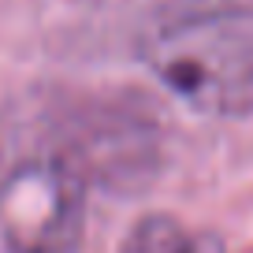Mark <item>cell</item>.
Returning <instances> with one entry per match:
<instances>
[{
  "label": "cell",
  "mask_w": 253,
  "mask_h": 253,
  "mask_svg": "<svg viewBox=\"0 0 253 253\" xmlns=\"http://www.w3.org/2000/svg\"><path fill=\"white\" fill-rule=\"evenodd\" d=\"M123 253H223L220 238L186 227L175 216H145L123 242Z\"/></svg>",
  "instance_id": "obj_3"
},
{
  "label": "cell",
  "mask_w": 253,
  "mask_h": 253,
  "mask_svg": "<svg viewBox=\"0 0 253 253\" xmlns=\"http://www.w3.org/2000/svg\"><path fill=\"white\" fill-rule=\"evenodd\" d=\"M153 79L205 116L253 112V11H182L149 30L142 45Z\"/></svg>",
  "instance_id": "obj_2"
},
{
  "label": "cell",
  "mask_w": 253,
  "mask_h": 253,
  "mask_svg": "<svg viewBox=\"0 0 253 253\" xmlns=\"http://www.w3.org/2000/svg\"><path fill=\"white\" fill-rule=\"evenodd\" d=\"M82 190L79 160L45 112H0V231L11 250L63 253L82 227Z\"/></svg>",
  "instance_id": "obj_1"
}]
</instances>
